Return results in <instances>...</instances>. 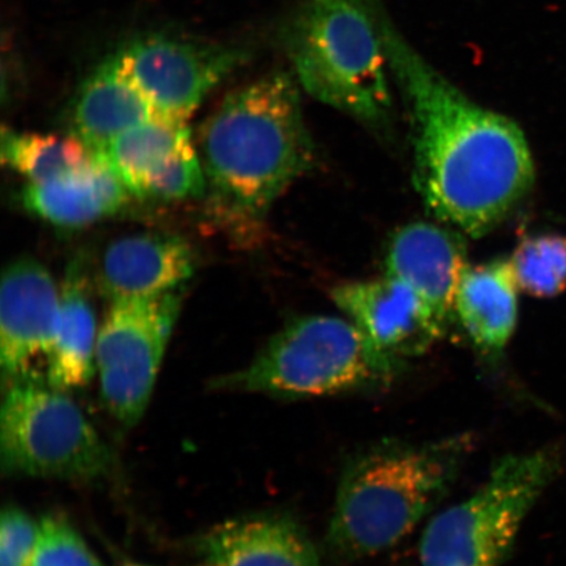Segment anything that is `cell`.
<instances>
[{
	"mask_svg": "<svg viewBox=\"0 0 566 566\" xmlns=\"http://www.w3.org/2000/svg\"><path fill=\"white\" fill-rule=\"evenodd\" d=\"M391 73L412 117L415 181L428 209L480 238L512 214L535 181L525 134L483 108L409 44L371 0Z\"/></svg>",
	"mask_w": 566,
	"mask_h": 566,
	"instance_id": "1",
	"label": "cell"
},
{
	"mask_svg": "<svg viewBox=\"0 0 566 566\" xmlns=\"http://www.w3.org/2000/svg\"><path fill=\"white\" fill-rule=\"evenodd\" d=\"M196 148L216 207L244 222L263 219L315 161L293 77L272 73L231 92L205 119Z\"/></svg>",
	"mask_w": 566,
	"mask_h": 566,
	"instance_id": "2",
	"label": "cell"
},
{
	"mask_svg": "<svg viewBox=\"0 0 566 566\" xmlns=\"http://www.w3.org/2000/svg\"><path fill=\"white\" fill-rule=\"evenodd\" d=\"M471 450L472 438L460 434L421 444L386 441L359 452L339 479L331 555L359 560L405 539L448 494Z\"/></svg>",
	"mask_w": 566,
	"mask_h": 566,
	"instance_id": "3",
	"label": "cell"
},
{
	"mask_svg": "<svg viewBox=\"0 0 566 566\" xmlns=\"http://www.w3.org/2000/svg\"><path fill=\"white\" fill-rule=\"evenodd\" d=\"M283 42L308 95L367 125L388 123L389 66L371 0H300Z\"/></svg>",
	"mask_w": 566,
	"mask_h": 566,
	"instance_id": "4",
	"label": "cell"
},
{
	"mask_svg": "<svg viewBox=\"0 0 566 566\" xmlns=\"http://www.w3.org/2000/svg\"><path fill=\"white\" fill-rule=\"evenodd\" d=\"M405 367L406 360L378 348L350 321L308 316L287 324L250 366L211 387L279 399L321 398L386 388Z\"/></svg>",
	"mask_w": 566,
	"mask_h": 566,
	"instance_id": "5",
	"label": "cell"
},
{
	"mask_svg": "<svg viewBox=\"0 0 566 566\" xmlns=\"http://www.w3.org/2000/svg\"><path fill=\"white\" fill-rule=\"evenodd\" d=\"M557 448L507 455L485 483L434 516L420 544L421 566H500L526 516L563 470Z\"/></svg>",
	"mask_w": 566,
	"mask_h": 566,
	"instance_id": "6",
	"label": "cell"
},
{
	"mask_svg": "<svg viewBox=\"0 0 566 566\" xmlns=\"http://www.w3.org/2000/svg\"><path fill=\"white\" fill-rule=\"evenodd\" d=\"M0 469L10 478L95 483L111 475L115 459L67 392L34 375L4 387Z\"/></svg>",
	"mask_w": 566,
	"mask_h": 566,
	"instance_id": "7",
	"label": "cell"
},
{
	"mask_svg": "<svg viewBox=\"0 0 566 566\" xmlns=\"http://www.w3.org/2000/svg\"><path fill=\"white\" fill-rule=\"evenodd\" d=\"M181 307V293L113 301L97 335L101 398L113 420L129 430L142 420Z\"/></svg>",
	"mask_w": 566,
	"mask_h": 566,
	"instance_id": "8",
	"label": "cell"
},
{
	"mask_svg": "<svg viewBox=\"0 0 566 566\" xmlns=\"http://www.w3.org/2000/svg\"><path fill=\"white\" fill-rule=\"evenodd\" d=\"M158 117L187 123L212 90L243 66L242 46L150 32L116 52Z\"/></svg>",
	"mask_w": 566,
	"mask_h": 566,
	"instance_id": "9",
	"label": "cell"
},
{
	"mask_svg": "<svg viewBox=\"0 0 566 566\" xmlns=\"http://www.w3.org/2000/svg\"><path fill=\"white\" fill-rule=\"evenodd\" d=\"M59 316L60 290L44 265L21 258L6 266L0 287L3 387L41 375L34 369V360L51 356Z\"/></svg>",
	"mask_w": 566,
	"mask_h": 566,
	"instance_id": "10",
	"label": "cell"
},
{
	"mask_svg": "<svg viewBox=\"0 0 566 566\" xmlns=\"http://www.w3.org/2000/svg\"><path fill=\"white\" fill-rule=\"evenodd\" d=\"M331 295L348 321L389 356H421L446 334L420 296L391 275L344 283Z\"/></svg>",
	"mask_w": 566,
	"mask_h": 566,
	"instance_id": "11",
	"label": "cell"
},
{
	"mask_svg": "<svg viewBox=\"0 0 566 566\" xmlns=\"http://www.w3.org/2000/svg\"><path fill=\"white\" fill-rule=\"evenodd\" d=\"M192 547L207 566H322L306 530L283 513L219 523L198 535Z\"/></svg>",
	"mask_w": 566,
	"mask_h": 566,
	"instance_id": "12",
	"label": "cell"
},
{
	"mask_svg": "<svg viewBox=\"0 0 566 566\" xmlns=\"http://www.w3.org/2000/svg\"><path fill=\"white\" fill-rule=\"evenodd\" d=\"M465 268L463 240L436 224H407L388 245L386 274L412 289L446 329Z\"/></svg>",
	"mask_w": 566,
	"mask_h": 566,
	"instance_id": "13",
	"label": "cell"
},
{
	"mask_svg": "<svg viewBox=\"0 0 566 566\" xmlns=\"http://www.w3.org/2000/svg\"><path fill=\"white\" fill-rule=\"evenodd\" d=\"M196 254L186 240L160 233L125 237L106 247L97 282L113 301L175 292L192 277Z\"/></svg>",
	"mask_w": 566,
	"mask_h": 566,
	"instance_id": "14",
	"label": "cell"
},
{
	"mask_svg": "<svg viewBox=\"0 0 566 566\" xmlns=\"http://www.w3.org/2000/svg\"><path fill=\"white\" fill-rule=\"evenodd\" d=\"M158 117L150 103L112 54L84 80L70 108V134L102 155L113 140Z\"/></svg>",
	"mask_w": 566,
	"mask_h": 566,
	"instance_id": "15",
	"label": "cell"
},
{
	"mask_svg": "<svg viewBox=\"0 0 566 566\" xmlns=\"http://www.w3.org/2000/svg\"><path fill=\"white\" fill-rule=\"evenodd\" d=\"M130 196L103 155H95L82 171L53 181L28 182L21 192V203L49 223L82 229L117 214Z\"/></svg>",
	"mask_w": 566,
	"mask_h": 566,
	"instance_id": "16",
	"label": "cell"
},
{
	"mask_svg": "<svg viewBox=\"0 0 566 566\" xmlns=\"http://www.w3.org/2000/svg\"><path fill=\"white\" fill-rule=\"evenodd\" d=\"M518 292L511 259L464 269L454 314L484 356L499 357L511 342L518 321Z\"/></svg>",
	"mask_w": 566,
	"mask_h": 566,
	"instance_id": "17",
	"label": "cell"
},
{
	"mask_svg": "<svg viewBox=\"0 0 566 566\" xmlns=\"http://www.w3.org/2000/svg\"><path fill=\"white\" fill-rule=\"evenodd\" d=\"M97 328L91 300L87 260L77 256L66 269L60 290V316L45 378L61 391H77L96 373Z\"/></svg>",
	"mask_w": 566,
	"mask_h": 566,
	"instance_id": "18",
	"label": "cell"
},
{
	"mask_svg": "<svg viewBox=\"0 0 566 566\" xmlns=\"http://www.w3.org/2000/svg\"><path fill=\"white\" fill-rule=\"evenodd\" d=\"M192 142L187 123L155 117L122 134L102 155L137 197L148 177Z\"/></svg>",
	"mask_w": 566,
	"mask_h": 566,
	"instance_id": "19",
	"label": "cell"
},
{
	"mask_svg": "<svg viewBox=\"0 0 566 566\" xmlns=\"http://www.w3.org/2000/svg\"><path fill=\"white\" fill-rule=\"evenodd\" d=\"M95 154L74 136L19 133L3 127L2 160L28 182L41 184L82 171Z\"/></svg>",
	"mask_w": 566,
	"mask_h": 566,
	"instance_id": "20",
	"label": "cell"
},
{
	"mask_svg": "<svg viewBox=\"0 0 566 566\" xmlns=\"http://www.w3.org/2000/svg\"><path fill=\"white\" fill-rule=\"evenodd\" d=\"M521 292L555 298L566 290V237L558 233L523 239L511 259Z\"/></svg>",
	"mask_w": 566,
	"mask_h": 566,
	"instance_id": "21",
	"label": "cell"
},
{
	"mask_svg": "<svg viewBox=\"0 0 566 566\" xmlns=\"http://www.w3.org/2000/svg\"><path fill=\"white\" fill-rule=\"evenodd\" d=\"M207 192V176L192 142L148 177L137 198L144 201L176 202L202 197Z\"/></svg>",
	"mask_w": 566,
	"mask_h": 566,
	"instance_id": "22",
	"label": "cell"
},
{
	"mask_svg": "<svg viewBox=\"0 0 566 566\" xmlns=\"http://www.w3.org/2000/svg\"><path fill=\"white\" fill-rule=\"evenodd\" d=\"M39 541L30 566H102L86 542L61 515L39 523Z\"/></svg>",
	"mask_w": 566,
	"mask_h": 566,
	"instance_id": "23",
	"label": "cell"
},
{
	"mask_svg": "<svg viewBox=\"0 0 566 566\" xmlns=\"http://www.w3.org/2000/svg\"><path fill=\"white\" fill-rule=\"evenodd\" d=\"M40 526L23 509L6 505L0 515V566H30Z\"/></svg>",
	"mask_w": 566,
	"mask_h": 566,
	"instance_id": "24",
	"label": "cell"
},
{
	"mask_svg": "<svg viewBox=\"0 0 566 566\" xmlns=\"http://www.w3.org/2000/svg\"><path fill=\"white\" fill-rule=\"evenodd\" d=\"M133 566H140V565H133ZM203 566H207V565H203Z\"/></svg>",
	"mask_w": 566,
	"mask_h": 566,
	"instance_id": "25",
	"label": "cell"
}]
</instances>
